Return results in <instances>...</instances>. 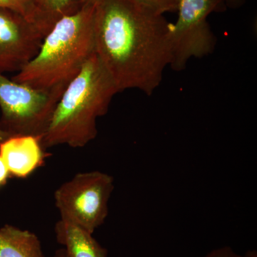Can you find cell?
<instances>
[{
  "mask_svg": "<svg viewBox=\"0 0 257 257\" xmlns=\"http://www.w3.org/2000/svg\"><path fill=\"white\" fill-rule=\"evenodd\" d=\"M57 242L64 246L67 257H108L107 250L93 234L78 225L61 219L55 225Z\"/></svg>",
  "mask_w": 257,
  "mask_h": 257,
  "instance_id": "obj_9",
  "label": "cell"
},
{
  "mask_svg": "<svg viewBox=\"0 0 257 257\" xmlns=\"http://www.w3.org/2000/svg\"><path fill=\"white\" fill-rule=\"evenodd\" d=\"M114 187V178L104 172L77 174L55 193L61 219L78 225L93 234L107 217L108 202Z\"/></svg>",
  "mask_w": 257,
  "mask_h": 257,
  "instance_id": "obj_5",
  "label": "cell"
},
{
  "mask_svg": "<svg viewBox=\"0 0 257 257\" xmlns=\"http://www.w3.org/2000/svg\"><path fill=\"white\" fill-rule=\"evenodd\" d=\"M51 257H67V256L63 248H60V249L57 250V251H56L53 256Z\"/></svg>",
  "mask_w": 257,
  "mask_h": 257,
  "instance_id": "obj_19",
  "label": "cell"
},
{
  "mask_svg": "<svg viewBox=\"0 0 257 257\" xmlns=\"http://www.w3.org/2000/svg\"><path fill=\"white\" fill-rule=\"evenodd\" d=\"M10 135L8 133L5 131L0 125V144L4 142L5 140H7L8 138H10Z\"/></svg>",
  "mask_w": 257,
  "mask_h": 257,
  "instance_id": "obj_18",
  "label": "cell"
},
{
  "mask_svg": "<svg viewBox=\"0 0 257 257\" xmlns=\"http://www.w3.org/2000/svg\"><path fill=\"white\" fill-rule=\"evenodd\" d=\"M44 37L23 15L0 8V72H19L36 55Z\"/></svg>",
  "mask_w": 257,
  "mask_h": 257,
  "instance_id": "obj_7",
  "label": "cell"
},
{
  "mask_svg": "<svg viewBox=\"0 0 257 257\" xmlns=\"http://www.w3.org/2000/svg\"><path fill=\"white\" fill-rule=\"evenodd\" d=\"M35 0H0V8L14 10L32 23L35 17Z\"/></svg>",
  "mask_w": 257,
  "mask_h": 257,
  "instance_id": "obj_12",
  "label": "cell"
},
{
  "mask_svg": "<svg viewBox=\"0 0 257 257\" xmlns=\"http://www.w3.org/2000/svg\"><path fill=\"white\" fill-rule=\"evenodd\" d=\"M64 89H37L0 72V125L10 136L29 135L41 140Z\"/></svg>",
  "mask_w": 257,
  "mask_h": 257,
  "instance_id": "obj_4",
  "label": "cell"
},
{
  "mask_svg": "<svg viewBox=\"0 0 257 257\" xmlns=\"http://www.w3.org/2000/svg\"><path fill=\"white\" fill-rule=\"evenodd\" d=\"M154 11L165 15L177 12L179 0H138Z\"/></svg>",
  "mask_w": 257,
  "mask_h": 257,
  "instance_id": "obj_13",
  "label": "cell"
},
{
  "mask_svg": "<svg viewBox=\"0 0 257 257\" xmlns=\"http://www.w3.org/2000/svg\"><path fill=\"white\" fill-rule=\"evenodd\" d=\"M94 8L85 5L57 22L13 80L37 89L67 87L95 53Z\"/></svg>",
  "mask_w": 257,
  "mask_h": 257,
  "instance_id": "obj_3",
  "label": "cell"
},
{
  "mask_svg": "<svg viewBox=\"0 0 257 257\" xmlns=\"http://www.w3.org/2000/svg\"><path fill=\"white\" fill-rule=\"evenodd\" d=\"M170 26L138 0H101L94 15L95 54L118 92L151 95L170 63Z\"/></svg>",
  "mask_w": 257,
  "mask_h": 257,
  "instance_id": "obj_1",
  "label": "cell"
},
{
  "mask_svg": "<svg viewBox=\"0 0 257 257\" xmlns=\"http://www.w3.org/2000/svg\"><path fill=\"white\" fill-rule=\"evenodd\" d=\"M242 257H257L256 250H249Z\"/></svg>",
  "mask_w": 257,
  "mask_h": 257,
  "instance_id": "obj_20",
  "label": "cell"
},
{
  "mask_svg": "<svg viewBox=\"0 0 257 257\" xmlns=\"http://www.w3.org/2000/svg\"><path fill=\"white\" fill-rule=\"evenodd\" d=\"M199 257H242V256L235 252L234 250L230 246H224L215 248L204 256Z\"/></svg>",
  "mask_w": 257,
  "mask_h": 257,
  "instance_id": "obj_14",
  "label": "cell"
},
{
  "mask_svg": "<svg viewBox=\"0 0 257 257\" xmlns=\"http://www.w3.org/2000/svg\"><path fill=\"white\" fill-rule=\"evenodd\" d=\"M0 257L47 256L36 234L28 230L5 225L0 228Z\"/></svg>",
  "mask_w": 257,
  "mask_h": 257,
  "instance_id": "obj_10",
  "label": "cell"
},
{
  "mask_svg": "<svg viewBox=\"0 0 257 257\" xmlns=\"http://www.w3.org/2000/svg\"><path fill=\"white\" fill-rule=\"evenodd\" d=\"M82 8L79 0H35L34 24L45 37L57 22Z\"/></svg>",
  "mask_w": 257,
  "mask_h": 257,
  "instance_id": "obj_11",
  "label": "cell"
},
{
  "mask_svg": "<svg viewBox=\"0 0 257 257\" xmlns=\"http://www.w3.org/2000/svg\"><path fill=\"white\" fill-rule=\"evenodd\" d=\"M226 9L223 0H179L178 18L170 26L171 68L183 70L190 59L214 52L216 38L207 18Z\"/></svg>",
  "mask_w": 257,
  "mask_h": 257,
  "instance_id": "obj_6",
  "label": "cell"
},
{
  "mask_svg": "<svg viewBox=\"0 0 257 257\" xmlns=\"http://www.w3.org/2000/svg\"><path fill=\"white\" fill-rule=\"evenodd\" d=\"M118 89L95 53L64 89L41 139L44 149L80 148L97 135L96 120L107 112Z\"/></svg>",
  "mask_w": 257,
  "mask_h": 257,
  "instance_id": "obj_2",
  "label": "cell"
},
{
  "mask_svg": "<svg viewBox=\"0 0 257 257\" xmlns=\"http://www.w3.org/2000/svg\"><path fill=\"white\" fill-rule=\"evenodd\" d=\"M80 1L82 6H85V5H93L95 6L98 3H100L101 0H79Z\"/></svg>",
  "mask_w": 257,
  "mask_h": 257,
  "instance_id": "obj_17",
  "label": "cell"
},
{
  "mask_svg": "<svg viewBox=\"0 0 257 257\" xmlns=\"http://www.w3.org/2000/svg\"><path fill=\"white\" fill-rule=\"evenodd\" d=\"M226 8L237 9L241 8L244 3V0H223Z\"/></svg>",
  "mask_w": 257,
  "mask_h": 257,
  "instance_id": "obj_16",
  "label": "cell"
},
{
  "mask_svg": "<svg viewBox=\"0 0 257 257\" xmlns=\"http://www.w3.org/2000/svg\"><path fill=\"white\" fill-rule=\"evenodd\" d=\"M9 175L10 172L8 171V167L5 165L4 160L0 156V186L6 183Z\"/></svg>",
  "mask_w": 257,
  "mask_h": 257,
  "instance_id": "obj_15",
  "label": "cell"
},
{
  "mask_svg": "<svg viewBox=\"0 0 257 257\" xmlns=\"http://www.w3.org/2000/svg\"><path fill=\"white\" fill-rule=\"evenodd\" d=\"M0 156L10 175L24 179L42 167L47 154L40 138L21 135L10 137L0 144Z\"/></svg>",
  "mask_w": 257,
  "mask_h": 257,
  "instance_id": "obj_8",
  "label": "cell"
}]
</instances>
